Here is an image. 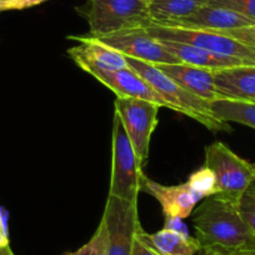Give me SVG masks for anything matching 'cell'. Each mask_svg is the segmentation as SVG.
Returning a JSON list of instances; mask_svg holds the SVG:
<instances>
[{
	"label": "cell",
	"instance_id": "cell-1",
	"mask_svg": "<svg viewBox=\"0 0 255 255\" xmlns=\"http://www.w3.org/2000/svg\"><path fill=\"white\" fill-rule=\"evenodd\" d=\"M195 238L202 248H255V233L237 205L218 195L207 198L193 215Z\"/></svg>",
	"mask_w": 255,
	"mask_h": 255
},
{
	"label": "cell",
	"instance_id": "cell-2",
	"mask_svg": "<svg viewBox=\"0 0 255 255\" xmlns=\"http://www.w3.org/2000/svg\"><path fill=\"white\" fill-rule=\"evenodd\" d=\"M128 68L143 77L174 110L197 120L213 131H232L229 124L218 119L212 113V103L191 94L164 74L156 65L133 58H125Z\"/></svg>",
	"mask_w": 255,
	"mask_h": 255
},
{
	"label": "cell",
	"instance_id": "cell-3",
	"mask_svg": "<svg viewBox=\"0 0 255 255\" xmlns=\"http://www.w3.org/2000/svg\"><path fill=\"white\" fill-rule=\"evenodd\" d=\"M77 11L89 24L90 36H103L153 24L149 4L141 0H87Z\"/></svg>",
	"mask_w": 255,
	"mask_h": 255
},
{
	"label": "cell",
	"instance_id": "cell-4",
	"mask_svg": "<svg viewBox=\"0 0 255 255\" xmlns=\"http://www.w3.org/2000/svg\"><path fill=\"white\" fill-rule=\"evenodd\" d=\"M205 166L214 173L218 197L238 207L254 183L255 164L238 156L222 141H215L205 148Z\"/></svg>",
	"mask_w": 255,
	"mask_h": 255
},
{
	"label": "cell",
	"instance_id": "cell-5",
	"mask_svg": "<svg viewBox=\"0 0 255 255\" xmlns=\"http://www.w3.org/2000/svg\"><path fill=\"white\" fill-rule=\"evenodd\" d=\"M140 165L128 138L122 120L114 113L112 133V179L109 194L133 204H138L140 193V179L143 175Z\"/></svg>",
	"mask_w": 255,
	"mask_h": 255
},
{
	"label": "cell",
	"instance_id": "cell-6",
	"mask_svg": "<svg viewBox=\"0 0 255 255\" xmlns=\"http://www.w3.org/2000/svg\"><path fill=\"white\" fill-rule=\"evenodd\" d=\"M145 29L156 40L190 44V45L205 49L212 53L240 59L252 65H255V46L237 40L220 31L165 26L159 25V24H151Z\"/></svg>",
	"mask_w": 255,
	"mask_h": 255
},
{
	"label": "cell",
	"instance_id": "cell-7",
	"mask_svg": "<svg viewBox=\"0 0 255 255\" xmlns=\"http://www.w3.org/2000/svg\"><path fill=\"white\" fill-rule=\"evenodd\" d=\"M114 107L115 114L122 120L125 133L130 139L139 163L143 166L149 158L151 134L158 125L160 107L134 98H117Z\"/></svg>",
	"mask_w": 255,
	"mask_h": 255
},
{
	"label": "cell",
	"instance_id": "cell-8",
	"mask_svg": "<svg viewBox=\"0 0 255 255\" xmlns=\"http://www.w3.org/2000/svg\"><path fill=\"white\" fill-rule=\"evenodd\" d=\"M102 223L107 230V255H133L134 240L141 229L138 204L108 195Z\"/></svg>",
	"mask_w": 255,
	"mask_h": 255
},
{
	"label": "cell",
	"instance_id": "cell-9",
	"mask_svg": "<svg viewBox=\"0 0 255 255\" xmlns=\"http://www.w3.org/2000/svg\"><path fill=\"white\" fill-rule=\"evenodd\" d=\"M84 36L114 49L125 58L138 59L154 65L181 63L161 45L160 41L153 38L145 28L130 29L103 36H90L88 34Z\"/></svg>",
	"mask_w": 255,
	"mask_h": 255
},
{
	"label": "cell",
	"instance_id": "cell-10",
	"mask_svg": "<svg viewBox=\"0 0 255 255\" xmlns=\"http://www.w3.org/2000/svg\"><path fill=\"white\" fill-rule=\"evenodd\" d=\"M90 75L114 92L117 98H134V99L146 100L158 104L160 108L174 110L173 105L169 104L143 77H140L130 68L113 70V72L94 70L90 73Z\"/></svg>",
	"mask_w": 255,
	"mask_h": 255
},
{
	"label": "cell",
	"instance_id": "cell-11",
	"mask_svg": "<svg viewBox=\"0 0 255 255\" xmlns=\"http://www.w3.org/2000/svg\"><path fill=\"white\" fill-rule=\"evenodd\" d=\"M68 39L79 43L68 50V55L78 67L89 74L94 70L113 72L128 68L125 56L104 44L85 38L84 35H70Z\"/></svg>",
	"mask_w": 255,
	"mask_h": 255
},
{
	"label": "cell",
	"instance_id": "cell-12",
	"mask_svg": "<svg viewBox=\"0 0 255 255\" xmlns=\"http://www.w3.org/2000/svg\"><path fill=\"white\" fill-rule=\"evenodd\" d=\"M140 191L155 198L161 205L164 217L188 218L198 203L197 197L189 188L188 183L180 185H163L141 175Z\"/></svg>",
	"mask_w": 255,
	"mask_h": 255
},
{
	"label": "cell",
	"instance_id": "cell-13",
	"mask_svg": "<svg viewBox=\"0 0 255 255\" xmlns=\"http://www.w3.org/2000/svg\"><path fill=\"white\" fill-rule=\"evenodd\" d=\"M253 25H255L254 21L237 11L207 4L194 11L191 15L174 21V23L166 24L165 26H178V28L210 31H227Z\"/></svg>",
	"mask_w": 255,
	"mask_h": 255
},
{
	"label": "cell",
	"instance_id": "cell-14",
	"mask_svg": "<svg viewBox=\"0 0 255 255\" xmlns=\"http://www.w3.org/2000/svg\"><path fill=\"white\" fill-rule=\"evenodd\" d=\"M214 85L219 99L255 102V65L214 70Z\"/></svg>",
	"mask_w": 255,
	"mask_h": 255
},
{
	"label": "cell",
	"instance_id": "cell-15",
	"mask_svg": "<svg viewBox=\"0 0 255 255\" xmlns=\"http://www.w3.org/2000/svg\"><path fill=\"white\" fill-rule=\"evenodd\" d=\"M156 67L191 94L209 103L219 99L214 85V70L203 69L183 63L161 64Z\"/></svg>",
	"mask_w": 255,
	"mask_h": 255
},
{
	"label": "cell",
	"instance_id": "cell-16",
	"mask_svg": "<svg viewBox=\"0 0 255 255\" xmlns=\"http://www.w3.org/2000/svg\"><path fill=\"white\" fill-rule=\"evenodd\" d=\"M159 41L178 60H180L183 64L193 65V67L210 70H220L227 69V68L242 67V65H252V64L247 63L244 60H240V59L230 58V56H224L220 55V54L212 53V51H208L205 49L190 45V44L176 43V41L169 40Z\"/></svg>",
	"mask_w": 255,
	"mask_h": 255
},
{
	"label": "cell",
	"instance_id": "cell-17",
	"mask_svg": "<svg viewBox=\"0 0 255 255\" xmlns=\"http://www.w3.org/2000/svg\"><path fill=\"white\" fill-rule=\"evenodd\" d=\"M136 238L160 255H195L202 249V245L197 238L190 235L186 237L169 229L148 234L141 228L136 234Z\"/></svg>",
	"mask_w": 255,
	"mask_h": 255
},
{
	"label": "cell",
	"instance_id": "cell-18",
	"mask_svg": "<svg viewBox=\"0 0 255 255\" xmlns=\"http://www.w3.org/2000/svg\"><path fill=\"white\" fill-rule=\"evenodd\" d=\"M209 0H154L149 4L153 24L166 25L186 18L207 5Z\"/></svg>",
	"mask_w": 255,
	"mask_h": 255
},
{
	"label": "cell",
	"instance_id": "cell-19",
	"mask_svg": "<svg viewBox=\"0 0 255 255\" xmlns=\"http://www.w3.org/2000/svg\"><path fill=\"white\" fill-rule=\"evenodd\" d=\"M212 113L225 123H239L255 129V103L217 99L212 103Z\"/></svg>",
	"mask_w": 255,
	"mask_h": 255
},
{
	"label": "cell",
	"instance_id": "cell-20",
	"mask_svg": "<svg viewBox=\"0 0 255 255\" xmlns=\"http://www.w3.org/2000/svg\"><path fill=\"white\" fill-rule=\"evenodd\" d=\"M186 183H188L189 188L191 189V191L197 197L198 202L204 199V198L217 195L219 193L214 173L205 165L202 169L195 171V173L191 174Z\"/></svg>",
	"mask_w": 255,
	"mask_h": 255
},
{
	"label": "cell",
	"instance_id": "cell-21",
	"mask_svg": "<svg viewBox=\"0 0 255 255\" xmlns=\"http://www.w3.org/2000/svg\"><path fill=\"white\" fill-rule=\"evenodd\" d=\"M63 255H107V230L100 222L97 232L92 239L75 252L65 253Z\"/></svg>",
	"mask_w": 255,
	"mask_h": 255
},
{
	"label": "cell",
	"instance_id": "cell-22",
	"mask_svg": "<svg viewBox=\"0 0 255 255\" xmlns=\"http://www.w3.org/2000/svg\"><path fill=\"white\" fill-rule=\"evenodd\" d=\"M208 4L237 11L255 23V0H209Z\"/></svg>",
	"mask_w": 255,
	"mask_h": 255
},
{
	"label": "cell",
	"instance_id": "cell-23",
	"mask_svg": "<svg viewBox=\"0 0 255 255\" xmlns=\"http://www.w3.org/2000/svg\"><path fill=\"white\" fill-rule=\"evenodd\" d=\"M238 209H239L243 219L255 233V184H252L245 191L240 199Z\"/></svg>",
	"mask_w": 255,
	"mask_h": 255
},
{
	"label": "cell",
	"instance_id": "cell-24",
	"mask_svg": "<svg viewBox=\"0 0 255 255\" xmlns=\"http://www.w3.org/2000/svg\"><path fill=\"white\" fill-rule=\"evenodd\" d=\"M199 255H255V248H224L214 245L202 248Z\"/></svg>",
	"mask_w": 255,
	"mask_h": 255
},
{
	"label": "cell",
	"instance_id": "cell-25",
	"mask_svg": "<svg viewBox=\"0 0 255 255\" xmlns=\"http://www.w3.org/2000/svg\"><path fill=\"white\" fill-rule=\"evenodd\" d=\"M220 33L225 34V35L232 36V38L243 41V43H245V44H249V45L255 46V25L248 26V28L233 29V30L220 31Z\"/></svg>",
	"mask_w": 255,
	"mask_h": 255
},
{
	"label": "cell",
	"instance_id": "cell-26",
	"mask_svg": "<svg viewBox=\"0 0 255 255\" xmlns=\"http://www.w3.org/2000/svg\"><path fill=\"white\" fill-rule=\"evenodd\" d=\"M164 229L173 230V232L179 233V234H183V235H186V237H189L188 228H186V225L183 223V219H180V218L165 217Z\"/></svg>",
	"mask_w": 255,
	"mask_h": 255
},
{
	"label": "cell",
	"instance_id": "cell-27",
	"mask_svg": "<svg viewBox=\"0 0 255 255\" xmlns=\"http://www.w3.org/2000/svg\"><path fill=\"white\" fill-rule=\"evenodd\" d=\"M30 8L29 0H0V11L23 10Z\"/></svg>",
	"mask_w": 255,
	"mask_h": 255
},
{
	"label": "cell",
	"instance_id": "cell-28",
	"mask_svg": "<svg viewBox=\"0 0 255 255\" xmlns=\"http://www.w3.org/2000/svg\"><path fill=\"white\" fill-rule=\"evenodd\" d=\"M9 245L8 225H6V213L0 209V248Z\"/></svg>",
	"mask_w": 255,
	"mask_h": 255
},
{
	"label": "cell",
	"instance_id": "cell-29",
	"mask_svg": "<svg viewBox=\"0 0 255 255\" xmlns=\"http://www.w3.org/2000/svg\"><path fill=\"white\" fill-rule=\"evenodd\" d=\"M133 255H160L156 252H154L153 249H150L149 247H146L145 244L140 242L138 238H135L133 245Z\"/></svg>",
	"mask_w": 255,
	"mask_h": 255
},
{
	"label": "cell",
	"instance_id": "cell-30",
	"mask_svg": "<svg viewBox=\"0 0 255 255\" xmlns=\"http://www.w3.org/2000/svg\"><path fill=\"white\" fill-rule=\"evenodd\" d=\"M0 255H15V254L11 252L10 247H9V245H6V247L0 248Z\"/></svg>",
	"mask_w": 255,
	"mask_h": 255
},
{
	"label": "cell",
	"instance_id": "cell-31",
	"mask_svg": "<svg viewBox=\"0 0 255 255\" xmlns=\"http://www.w3.org/2000/svg\"><path fill=\"white\" fill-rule=\"evenodd\" d=\"M44 1H48V0H29V4H30V6H34L39 5V4L44 3Z\"/></svg>",
	"mask_w": 255,
	"mask_h": 255
},
{
	"label": "cell",
	"instance_id": "cell-32",
	"mask_svg": "<svg viewBox=\"0 0 255 255\" xmlns=\"http://www.w3.org/2000/svg\"><path fill=\"white\" fill-rule=\"evenodd\" d=\"M141 1H145V3H148V4H150V3H153L154 0H141Z\"/></svg>",
	"mask_w": 255,
	"mask_h": 255
},
{
	"label": "cell",
	"instance_id": "cell-33",
	"mask_svg": "<svg viewBox=\"0 0 255 255\" xmlns=\"http://www.w3.org/2000/svg\"><path fill=\"white\" fill-rule=\"evenodd\" d=\"M253 184H255V180H254V183H253Z\"/></svg>",
	"mask_w": 255,
	"mask_h": 255
},
{
	"label": "cell",
	"instance_id": "cell-34",
	"mask_svg": "<svg viewBox=\"0 0 255 255\" xmlns=\"http://www.w3.org/2000/svg\"><path fill=\"white\" fill-rule=\"evenodd\" d=\"M253 103H255V102H253Z\"/></svg>",
	"mask_w": 255,
	"mask_h": 255
}]
</instances>
